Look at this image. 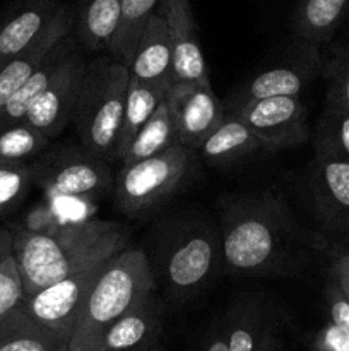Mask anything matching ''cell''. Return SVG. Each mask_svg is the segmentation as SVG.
I'll use <instances>...</instances> for the list:
<instances>
[{
  "label": "cell",
  "instance_id": "6da1fadb",
  "mask_svg": "<svg viewBox=\"0 0 349 351\" xmlns=\"http://www.w3.org/2000/svg\"><path fill=\"white\" fill-rule=\"evenodd\" d=\"M222 264L233 276H296L313 250H327L320 233L300 225L274 191L231 194L219 199Z\"/></svg>",
  "mask_w": 349,
  "mask_h": 351
},
{
  "label": "cell",
  "instance_id": "7a4b0ae2",
  "mask_svg": "<svg viewBox=\"0 0 349 351\" xmlns=\"http://www.w3.org/2000/svg\"><path fill=\"white\" fill-rule=\"evenodd\" d=\"M9 230L24 297L112 259L129 242L127 226L98 218L47 232H33L21 225Z\"/></svg>",
  "mask_w": 349,
  "mask_h": 351
},
{
  "label": "cell",
  "instance_id": "3957f363",
  "mask_svg": "<svg viewBox=\"0 0 349 351\" xmlns=\"http://www.w3.org/2000/svg\"><path fill=\"white\" fill-rule=\"evenodd\" d=\"M147 259L164 307H177L201 293L224 266L221 233L201 219L177 221Z\"/></svg>",
  "mask_w": 349,
  "mask_h": 351
},
{
  "label": "cell",
  "instance_id": "277c9868",
  "mask_svg": "<svg viewBox=\"0 0 349 351\" xmlns=\"http://www.w3.org/2000/svg\"><path fill=\"white\" fill-rule=\"evenodd\" d=\"M156 291L147 254L123 249L103 266L70 338V351H99L103 332L115 319Z\"/></svg>",
  "mask_w": 349,
  "mask_h": 351
},
{
  "label": "cell",
  "instance_id": "5b68a950",
  "mask_svg": "<svg viewBox=\"0 0 349 351\" xmlns=\"http://www.w3.org/2000/svg\"><path fill=\"white\" fill-rule=\"evenodd\" d=\"M129 81V67L115 58L98 57L86 62L72 122L82 146L109 165L118 161Z\"/></svg>",
  "mask_w": 349,
  "mask_h": 351
},
{
  "label": "cell",
  "instance_id": "8992f818",
  "mask_svg": "<svg viewBox=\"0 0 349 351\" xmlns=\"http://www.w3.org/2000/svg\"><path fill=\"white\" fill-rule=\"evenodd\" d=\"M197 161V151L174 143L159 154L122 165L113 180L115 208L129 218L156 211L190 184Z\"/></svg>",
  "mask_w": 349,
  "mask_h": 351
},
{
  "label": "cell",
  "instance_id": "52a82bcc",
  "mask_svg": "<svg viewBox=\"0 0 349 351\" xmlns=\"http://www.w3.org/2000/svg\"><path fill=\"white\" fill-rule=\"evenodd\" d=\"M34 187L43 197L99 202L113 191L112 167L84 146H50L31 161Z\"/></svg>",
  "mask_w": 349,
  "mask_h": 351
},
{
  "label": "cell",
  "instance_id": "ba28073f",
  "mask_svg": "<svg viewBox=\"0 0 349 351\" xmlns=\"http://www.w3.org/2000/svg\"><path fill=\"white\" fill-rule=\"evenodd\" d=\"M226 112L236 113L267 151L293 149L310 139L308 112L301 96L250 99Z\"/></svg>",
  "mask_w": 349,
  "mask_h": 351
},
{
  "label": "cell",
  "instance_id": "9c48e42d",
  "mask_svg": "<svg viewBox=\"0 0 349 351\" xmlns=\"http://www.w3.org/2000/svg\"><path fill=\"white\" fill-rule=\"evenodd\" d=\"M86 60L77 40L70 45L48 88L31 103L23 123L34 127L53 141L74 120Z\"/></svg>",
  "mask_w": 349,
  "mask_h": 351
},
{
  "label": "cell",
  "instance_id": "30bf717a",
  "mask_svg": "<svg viewBox=\"0 0 349 351\" xmlns=\"http://www.w3.org/2000/svg\"><path fill=\"white\" fill-rule=\"evenodd\" d=\"M308 191L320 235L331 243L349 240V163L315 156L308 173Z\"/></svg>",
  "mask_w": 349,
  "mask_h": 351
},
{
  "label": "cell",
  "instance_id": "8fae6325",
  "mask_svg": "<svg viewBox=\"0 0 349 351\" xmlns=\"http://www.w3.org/2000/svg\"><path fill=\"white\" fill-rule=\"evenodd\" d=\"M105 263L88 267V269L64 278L29 297H24L21 307L36 322L72 338L86 300H88L96 280L101 274Z\"/></svg>",
  "mask_w": 349,
  "mask_h": 351
},
{
  "label": "cell",
  "instance_id": "7c38bea8",
  "mask_svg": "<svg viewBox=\"0 0 349 351\" xmlns=\"http://www.w3.org/2000/svg\"><path fill=\"white\" fill-rule=\"evenodd\" d=\"M166 101L177 141L195 151L224 117V105L212 91L211 82H173Z\"/></svg>",
  "mask_w": 349,
  "mask_h": 351
},
{
  "label": "cell",
  "instance_id": "4fadbf2b",
  "mask_svg": "<svg viewBox=\"0 0 349 351\" xmlns=\"http://www.w3.org/2000/svg\"><path fill=\"white\" fill-rule=\"evenodd\" d=\"M322 71V58L317 45L301 41V50L291 62L255 74L242 88L236 89L222 103L224 110L238 106L250 99L269 98V96H301L305 89L310 88Z\"/></svg>",
  "mask_w": 349,
  "mask_h": 351
},
{
  "label": "cell",
  "instance_id": "5bb4252c",
  "mask_svg": "<svg viewBox=\"0 0 349 351\" xmlns=\"http://www.w3.org/2000/svg\"><path fill=\"white\" fill-rule=\"evenodd\" d=\"M157 9L168 26L173 55V81L209 84L207 64L190 0H161Z\"/></svg>",
  "mask_w": 349,
  "mask_h": 351
},
{
  "label": "cell",
  "instance_id": "9a60e30c",
  "mask_svg": "<svg viewBox=\"0 0 349 351\" xmlns=\"http://www.w3.org/2000/svg\"><path fill=\"white\" fill-rule=\"evenodd\" d=\"M74 23L75 9L62 2L41 33L0 67V112L14 93L40 69L55 45L74 33Z\"/></svg>",
  "mask_w": 349,
  "mask_h": 351
},
{
  "label": "cell",
  "instance_id": "2e32d148",
  "mask_svg": "<svg viewBox=\"0 0 349 351\" xmlns=\"http://www.w3.org/2000/svg\"><path fill=\"white\" fill-rule=\"evenodd\" d=\"M163 326L164 304L156 290L105 329L99 351H149L159 345Z\"/></svg>",
  "mask_w": 349,
  "mask_h": 351
},
{
  "label": "cell",
  "instance_id": "e0dca14e",
  "mask_svg": "<svg viewBox=\"0 0 349 351\" xmlns=\"http://www.w3.org/2000/svg\"><path fill=\"white\" fill-rule=\"evenodd\" d=\"M60 3V0H12L0 12V67L41 33Z\"/></svg>",
  "mask_w": 349,
  "mask_h": 351
},
{
  "label": "cell",
  "instance_id": "ac0fdd59",
  "mask_svg": "<svg viewBox=\"0 0 349 351\" xmlns=\"http://www.w3.org/2000/svg\"><path fill=\"white\" fill-rule=\"evenodd\" d=\"M130 79L147 84H173V55L168 26L159 9L151 16L130 62Z\"/></svg>",
  "mask_w": 349,
  "mask_h": 351
},
{
  "label": "cell",
  "instance_id": "d6986e66",
  "mask_svg": "<svg viewBox=\"0 0 349 351\" xmlns=\"http://www.w3.org/2000/svg\"><path fill=\"white\" fill-rule=\"evenodd\" d=\"M277 321L272 305L259 295L238 297L224 314L228 351H257Z\"/></svg>",
  "mask_w": 349,
  "mask_h": 351
},
{
  "label": "cell",
  "instance_id": "ffe728a7",
  "mask_svg": "<svg viewBox=\"0 0 349 351\" xmlns=\"http://www.w3.org/2000/svg\"><path fill=\"white\" fill-rule=\"evenodd\" d=\"M262 144L236 113L226 112L216 129L197 147L198 158L212 167H229L262 151Z\"/></svg>",
  "mask_w": 349,
  "mask_h": 351
},
{
  "label": "cell",
  "instance_id": "44dd1931",
  "mask_svg": "<svg viewBox=\"0 0 349 351\" xmlns=\"http://www.w3.org/2000/svg\"><path fill=\"white\" fill-rule=\"evenodd\" d=\"M122 16V0H79L74 36L91 53L109 51Z\"/></svg>",
  "mask_w": 349,
  "mask_h": 351
},
{
  "label": "cell",
  "instance_id": "7402d4cb",
  "mask_svg": "<svg viewBox=\"0 0 349 351\" xmlns=\"http://www.w3.org/2000/svg\"><path fill=\"white\" fill-rule=\"evenodd\" d=\"M349 0H298L293 12V31L300 41L327 43L344 26Z\"/></svg>",
  "mask_w": 349,
  "mask_h": 351
},
{
  "label": "cell",
  "instance_id": "603a6c76",
  "mask_svg": "<svg viewBox=\"0 0 349 351\" xmlns=\"http://www.w3.org/2000/svg\"><path fill=\"white\" fill-rule=\"evenodd\" d=\"M0 351H70V336L40 324L19 305L0 324Z\"/></svg>",
  "mask_w": 349,
  "mask_h": 351
},
{
  "label": "cell",
  "instance_id": "cb8c5ba5",
  "mask_svg": "<svg viewBox=\"0 0 349 351\" xmlns=\"http://www.w3.org/2000/svg\"><path fill=\"white\" fill-rule=\"evenodd\" d=\"M74 40L75 36L70 33L64 40L58 41L53 47V50L44 58L43 64L40 65V69L14 93L12 98L5 103V106L0 112V130L9 129V127L17 125V123H23L31 103L48 88V84H50L55 72L60 67L62 60H64L65 53L68 51L70 45L74 43Z\"/></svg>",
  "mask_w": 349,
  "mask_h": 351
},
{
  "label": "cell",
  "instance_id": "d4e9b609",
  "mask_svg": "<svg viewBox=\"0 0 349 351\" xmlns=\"http://www.w3.org/2000/svg\"><path fill=\"white\" fill-rule=\"evenodd\" d=\"M170 86L171 84H147V82L130 79L118 137V161L127 153L144 123L151 119L161 101L166 98Z\"/></svg>",
  "mask_w": 349,
  "mask_h": 351
},
{
  "label": "cell",
  "instance_id": "484cf974",
  "mask_svg": "<svg viewBox=\"0 0 349 351\" xmlns=\"http://www.w3.org/2000/svg\"><path fill=\"white\" fill-rule=\"evenodd\" d=\"M174 143H178V141L177 132H174L173 117H171L170 106H168L166 98H164L156 108V112L151 115V119L144 123L142 129L139 130V134H137L135 139L132 141V144H130V147L120 161H122V165H129L146 160V158H151L154 154H159L161 151L168 149Z\"/></svg>",
  "mask_w": 349,
  "mask_h": 351
},
{
  "label": "cell",
  "instance_id": "4316f807",
  "mask_svg": "<svg viewBox=\"0 0 349 351\" xmlns=\"http://www.w3.org/2000/svg\"><path fill=\"white\" fill-rule=\"evenodd\" d=\"M159 3L161 0H122L118 29L109 47V53L115 60L130 67L140 34Z\"/></svg>",
  "mask_w": 349,
  "mask_h": 351
},
{
  "label": "cell",
  "instance_id": "83f0119b",
  "mask_svg": "<svg viewBox=\"0 0 349 351\" xmlns=\"http://www.w3.org/2000/svg\"><path fill=\"white\" fill-rule=\"evenodd\" d=\"M313 147L315 156L349 163V110L325 106L315 125Z\"/></svg>",
  "mask_w": 349,
  "mask_h": 351
},
{
  "label": "cell",
  "instance_id": "f1b7e54d",
  "mask_svg": "<svg viewBox=\"0 0 349 351\" xmlns=\"http://www.w3.org/2000/svg\"><path fill=\"white\" fill-rule=\"evenodd\" d=\"M51 146L44 134L27 123H17L0 130V165L31 163Z\"/></svg>",
  "mask_w": 349,
  "mask_h": 351
},
{
  "label": "cell",
  "instance_id": "f546056e",
  "mask_svg": "<svg viewBox=\"0 0 349 351\" xmlns=\"http://www.w3.org/2000/svg\"><path fill=\"white\" fill-rule=\"evenodd\" d=\"M31 187H34L31 163L0 165V219L23 204Z\"/></svg>",
  "mask_w": 349,
  "mask_h": 351
},
{
  "label": "cell",
  "instance_id": "4dcf8cb0",
  "mask_svg": "<svg viewBox=\"0 0 349 351\" xmlns=\"http://www.w3.org/2000/svg\"><path fill=\"white\" fill-rule=\"evenodd\" d=\"M327 91L325 106L349 110V45L335 53L327 65Z\"/></svg>",
  "mask_w": 349,
  "mask_h": 351
},
{
  "label": "cell",
  "instance_id": "1f68e13d",
  "mask_svg": "<svg viewBox=\"0 0 349 351\" xmlns=\"http://www.w3.org/2000/svg\"><path fill=\"white\" fill-rule=\"evenodd\" d=\"M24 288L16 261L10 256L0 264V324L23 304Z\"/></svg>",
  "mask_w": 349,
  "mask_h": 351
},
{
  "label": "cell",
  "instance_id": "d6a6232c",
  "mask_svg": "<svg viewBox=\"0 0 349 351\" xmlns=\"http://www.w3.org/2000/svg\"><path fill=\"white\" fill-rule=\"evenodd\" d=\"M324 300L328 322L349 335V300L328 276L324 287Z\"/></svg>",
  "mask_w": 349,
  "mask_h": 351
},
{
  "label": "cell",
  "instance_id": "836d02e7",
  "mask_svg": "<svg viewBox=\"0 0 349 351\" xmlns=\"http://www.w3.org/2000/svg\"><path fill=\"white\" fill-rule=\"evenodd\" d=\"M327 256L328 278L349 300V247L344 243H331L327 247Z\"/></svg>",
  "mask_w": 349,
  "mask_h": 351
},
{
  "label": "cell",
  "instance_id": "e575fe53",
  "mask_svg": "<svg viewBox=\"0 0 349 351\" xmlns=\"http://www.w3.org/2000/svg\"><path fill=\"white\" fill-rule=\"evenodd\" d=\"M308 351H349V335L327 321L311 336Z\"/></svg>",
  "mask_w": 349,
  "mask_h": 351
},
{
  "label": "cell",
  "instance_id": "d590c367",
  "mask_svg": "<svg viewBox=\"0 0 349 351\" xmlns=\"http://www.w3.org/2000/svg\"><path fill=\"white\" fill-rule=\"evenodd\" d=\"M202 351H228V339H226V322L224 315L214 322L205 338Z\"/></svg>",
  "mask_w": 349,
  "mask_h": 351
},
{
  "label": "cell",
  "instance_id": "8d00e7d4",
  "mask_svg": "<svg viewBox=\"0 0 349 351\" xmlns=\"http://www.w3.org/2000/svg\"><path fill=\"white\" fill-rule=\"evenodd\" d=\"M257 351H286V348H284V341L283 338H281L279 332V322L276 321L270 326L269 331L266 332V336H263L262 343H260Z\"/></svg>",
  "mask_w": 349,
  "mask_h": 351
},
{
  "label": "cell",
  "instance_id": "74e56055",
  "mask_svg": "<svg viewBox=\"0 0 349 351\" xmlns=\"http://www.w3.org/2000/svg\"><path fill=\"white\" fill-rule=\"evenodd\" d=\"M12 256V233L5 226H0V264Z\"/></svg>",
  "mask_w": 349,
  "mask_h": 351
},
{
  "label": "cell",
  "instance_id": "f35d334b",
  "mask_svg": "<svg viewBox=\"0 0 349 351\" xmlns=\"http://www.w3.org/2000/svg\"><path fill=\"white\" fill-rule=\"evenodd\" d=\"M149 351H164V348H163V346H161V343H159V345H156V346H154V348H151Z\"/></svg>",
  "mask_w": 349,
  "mask_h": 351
},
{
  "label": "cell",
  "instance_id": "ab89813d",
  "mask_svg": "<svg viewBox=\"0 0 349 351\" xmlns=\"http://www.w3.org/2000/svg\"><path fill=\"white\" fill-rule=\"evenodd\" d=\"M344 24L349 27V10H348V17H346V23Z\"/></svg>",
  "mask_w": 349,
  "mask_h": 351
}]
</instances>
